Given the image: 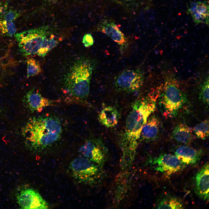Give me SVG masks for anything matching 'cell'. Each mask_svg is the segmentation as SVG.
<instances>
[{"label": "cell", "instance_id": "obj_1", "mask_svg": "<svg viewBox=\"0 0 209 209\" xmlns=\"http://www.w3.org/2000/svg\"><path fill=\"white\" fill-rule=\"evenodd\" d=\"M62 131L60 120L51 116L32 117L21 129L26 147L30 151L37 153L53 145L60 139Z\"/></svg>", "mask_w": 209, "mask_h": 209}, {"label": "cell", "instance_id": "obj_2", "mask_svg": "<svg viewBox=\"0 0 209 209\" xmlns=\"http://www.w3.org/2000/svg\"><path fill=\"white\" fill-rule=\"evenodd\" d=\"M155 109V102L148 98L136 100L132 104L126 118L124 131L121 135L120 142L124 151L135 150L143 127Z\"/></svg>", "mask_w": 209, "mask_h": 209}, {"label": "cell", "instance_id": "obj_3", "mask_svg": "<svg viewBox=\"0 0 209 209\" xmlns=\"http://www.w3.org/2000/svg\"><path fill=\"white\" fill-rule=\"evenodd\" d=\"M93 69L88 59L83 58L76 60L65 75L63 85L65 93L77 98H86L90 91Z\"/></svg>", "mask_w": 209, "mask_h": 209}, {"label": "cell", "instance_id": "obj_4", "mask_svg": "<svg viewBox=\"0 0 209 209\" xmlns=\"http://www.w3.org/2000/svg\"><path fill=\"white\" fill-rule=\"evenodd\" d=\"M161 97V104L165 113L171 117L176 116L187 101L185 94L172 78L165 81Z\"/></svg>", "mask_w": 209, "mask_h": 209}, {"label": "cell", "instance_id": "obj_5", "mask_svg": "<svg viewBox=\"0 0 209 209\" xmlns=\"http://www.w3.org/2000/svg\"><path fill=\"white\" fill-rule=\"evenodd\" d=\"M48 33L44 28H39L16 33L14 36L21 54L27 56L37 53Z\"/></svg>", "mask_w": 209, "mask_h": 209}, {"label": "cell", "instance_id": "obj_6", "mask_svg": "<svg viewBox=\"0 0 209 209\" xmlns=\"http://www.w3.org/2000/svg\"><path fill=\"white\" fill-rule=\"evenodd\" d=\"M144 78L143 72L139 69H126L116 77L115 86L119 91L135 92L138 90L143 85Z\"/></svg>", "mask_w": 209, "mask_h": 209}, {"label": "cell", "instance_id": "obj_7", "mask_svg": "<svg viewBox=\"0 0 209 209\" xmlns=\"http://www.w3.org/2000/svg\"><path fill=\"white\" fill-rule=\"evenodd\" d=\"M69 168L73 178L81 183L89 181L98 171L94 163L82 156L74 159Z\"/></svg>", "mask_w": 209, "mask_h": 209}, {"label": "cell", "instance_id": "obj_8", "mask_svg": "<svg viewBox=\"0 0 209 209\" xmlns=\"http://www.w3.org/2000/svg\"><path fill=\"white\" fill-rule=\"evenodd\" d=\"M17 202L22 209H46L48 205L37 191L27 188L22 190L17 195Z\"/></svg>", "mask_w": 209, "mask_h": 209}, {"label": "cell", "instance_id": "obj_9", "mask_svg": "<svg viewBox=\"0 0 209 209\" xmlns=\"http://www.w3.org/2000/svg\"><path fill=\"white\" fill-rule=\"evenodd\" d=\"M152 164L156 170L169 174L180 171L185 165L175 155L167 154H161L155 158Z\"/></svg>", "mask_w": 209, "mask_h": 209}, {"label": "cell", "instance_id": "obj_10", "mask_svg": "<svg viewBox=\"0 0 209 209\" xmlns=\"http://www.w3.org/2000/svg\"><path fill=\"white\" fill-rule=\"evenodd\" d=\"M23 102L26 107L32 112H40L45 107L53 104V101L44 97L38 91L33 90L26 94Z\"/></svg>", "mask_w": 209, "mask_h": 209}, {"label": "cell", "instance_id": "obj_11", "mask_svg": "<svg viewBox=\"0 0 209 209\" xmlns=\"http://www.w3.org/2000/svg\"><path fill=\"white\" fill-rule=\"evenodd\" d=\"M187 12L197 24L203 23L209 25L208 1H191L188 5Z\"/></svg>", "mask_w": 209, "mask_h": 209}, {"label": "cell", "instance_id": "obj_12", "mask_svg": "<svg viewBox=\"0 0 209 209\" xmlns=\"http://www.w3.org/2000/svg\"><path fill=\"white\" fill-rule=\"evenodd\" d=\"M209 174L207 162L198 172L195 177V192L200 198L206 201H208L209 197Z\"/></svg>", "mask_w": 209, "mask_h": 209}, {"label": "cell", "instance_id": "obj_13", "mask_svg": "<svg viewBox=\"0 0 209 209\" xmlns=\"http://www.w3.org/2000/svg\"><path fill=\"white\" fill-rule=\"evenodd\" d=\"M93 140H88L80 147L79 152L84 156L94 163H102L104 160L102 150L98 144Z\"/></svg>", "mask_w": 209, "mask_h": 209}, {"label": "cell", "instance_id": "obj_14", "mask_svg": "<svg viewBox=\"0 0 209 209\" xmlns=\"http://www.w3.org/2000/svg\"><path fill=\"white\" fill-rule=\"evenodd\" d=\"M175 155L185 165H193L197 163L201 158L202 151L187 146L178 148Z\"/></svg>", "mask_w": 209, "mask_h": 209}, {"label": "cell", "instance_id": "obj_15", "mask_svg": "<svg viewBox=\"0 0 209 209\" xmlns=\"http://www.w3.org/2000/svg\"><path fill=\"white\" fill-rule=\"evenodd\" d=\"M101 30L121 47L127 45V41L124 34L120 30L118 26L114 23L109 22L105 24L102 26Z\"/></svg>", "mask_w": 209, "mask_h": 209}, {"label": "cell", "instance_id": "obj_16", "mask_svg": "<svg viewBox=\"0 0 209 209\" xmlns=\"http://www.w3.org/2000/svg\"><path fill=\"white\" fill-rule=\"evenodd\" d=\"M159 121L155 116L148 118L142 129L140 138L148 141L156 139L159 132Z\"/></svg>", "mask_w": 209, "mask_h": 209}, {"label": "cell", "instance_id": "obj_17", "mask_svg": "<svg viewBox=\"0 0 209 209\" xmlns=\"http://www.w3.org/2000/svg\"><path fill=\"white\" fill-rule=\"evenodd\" d=\"M98 118L100 123L106 127H113L118 122V112L114 107L107 106L101 111Z\"/></svg>", "mask_w": 209, "mask_h": 209}, {"label": "cell", "instance_id": "obj_18", "mask_svg": "<svg viewBox=\"0 0 209 209\" xmlns=\"http://www.w3.org/2000/svg\"><path fill=\"white\" fill-rule=\"evenodd\" d=\"M172 135L176 141L185 144L190 142L193 138L191 129L183 123L179 124L175 127Z\"/></svg>", "mask_w": 209, "mask_h": 209}, {"label": "cell", "instance_id": "obj_19", "mask_svg": "<svg viewBox=\"0 0 209 209\" xmlns=\"http://www.w3.org/2000/svg\"><path fill=\"white\" fill-rule=\"evenodd\" d=\"M156 208L158 209H183V204L178 198L167 194L161 197L157 201Z\"/></svg>", "mask_w": 209, "mask_h": 209}, {"label": "cell", "instance_id": "obj_20", "mask_svg": "<svg viewBox=\"0 0 209 209\" xmlns=\"http://www.w3.org/2000/svg\"><path fill=\"white\" fill-rule=\"evenodd\" d=\"M58 42L51 36L50 38L46 37L43 40L37 54L41 57H44L52 49L55 47Z\"/></svg>", "mask_w": 209, "mask_h": 209}, {"label": "cell", "instance_id": "obj_21", "mask_svg": "<svg viewBox=\"0 0 209 209\" xmlns=\"http://www.w3.org/2000/svg\"><path fill=\"white\" fill-rule=\"evenodd\" d=\"M16 32L15 25L13 21H6L0 19V33L4 36L11 37Z\"/></svg>", "mask_w": 209, "mask_h": 209}, {"label": "cell", "instance_id": "obj_22", "mask_svg": "<svg viewBox=\"0 0 209 209\" xmlns=\"http://www.w3.org/2000/svg\"><path fill=\"white\" fill-rule=\"evenodd\" d=\"M26 62L27 77L36 76L42 72V69L39 64L34 58L28 59Z\"/></svg>", "mask_w": 209, "mask_h": 209}, {"label": "cell", "instance_id": "obj_23", "mask_svg": "<svg viewBox=\"0 0 209 209\" xmlns=\"http://www.w3.org/2000/svg\"><path fill=\"white\" fill-rule=\"evenodd\" d=\"M193 131L197 136L201 139H205L209 136V121L206 120L196 126Z\"/></svg>", "mask_w": 209, "mask_h": 209}, {"label": "cell", "instance_id": "obj_24", "mask_svg": "<svg viewBox=\"0 0 209 209\" xmlns=\"http://www.w3.org/2000/svg\"><path fill=\"white\" fill-rule=\"evenodd\" d=\"M209 78L208 77L204 80L200 93V98L205 104L209 105Z\"/></svg>", "mask_w": 209, "mask_h": 209}, {"label": "cell", "instance_id": "obj_25", "mask_svg": "<svg viewBox=\"0 0 209 209\" xmlns=\"http://www.w3.org/2000/svg\"><path fill=\"white\" fill-rule=\"evenodd\" d=\"M21 15V13L13 9H10L2 15V19L6 21H13L18 19Z\"/></svg>", "mask_w": 209, "mask_h": 209}, {"label": "cell", "instance_id": "obj_26", "mask_svg": "<svg viewBox=\"0 0 209 209\" xmlns=\"http://www.w3.org/2000/svg\"><path fill=\"white\" fill-rule=\"evenodd\" d=\"M93 42V37L90 34H85L83 38L82 43L84 46L86 47H88L92 45Z\"/></svg>", "mask_w": 209, "mask_h": 209}, {"label": "cell", "instance_id": "obj_27", "mask_svg": "<svg viewBox=\"0 0 209 209\" xmlns=\"http://www.w3.org/2000/svg\"><path fill=\"white\" fill-rule=\"evenodd\" d=\"M5 6L1 2H0V17L2 16L5 9Z\"/></svg>", "mask_w": 209, "mask_h": 209}, {"label": "cell", "instance_id": "obj_28", "mask_svg": "<svg viewBox=\"0 0 209 209\" xmlns=\"http://www.w3.org/2000/svg\"><path fill=\"white\" fill-rule=\"evenodd\" d=\"M2 86V85L0 81V87H1Z\"/></svg>", "mask_w": 209, "mask_h": 209}]
</instances>
